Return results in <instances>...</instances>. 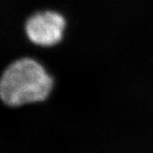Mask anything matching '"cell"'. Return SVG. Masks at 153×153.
Wrapping results in <instances>:
<instances>
[{
  "instance_id": "6da1fadb",
  "label": "cell",
  "mask_w": 153,
  "mask_h": 153,
  "mask_svg": "<svg viewBox=\"0 0 153 153\" xmlns=\"http://www.w3.org/2000/svg\"><path fill=\"white\" fill-rule=\"evenodd\" d=\"M55 76L30 56L11 62L0 76V100L10 107L44 102L52 95Z\"/></svg>"
},
{
  "instance_id": "7a4b0ae2",
  "label": "cell",
  "mask_w": 153,
  "mask_h": 153,
  "mask_svg": "<svg viewBox=\"0 0 153 153\" xmlns=\"http://www.w3.org/2000/svg\"><path fill=\"white\" fill-rule=\"evenodd\" d=\"M68 21L66 15L57 9L46 8L35 11L24 23L26 37L33 45L51 49L65 39Z\"/></svg>"
}]
</instances>
